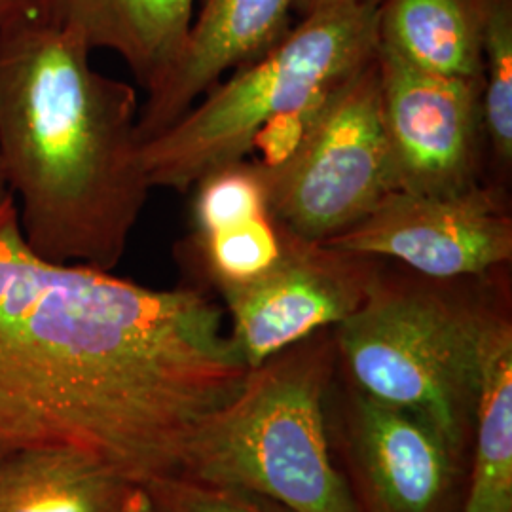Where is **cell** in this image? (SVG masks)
<instances>
[{"label": "cell", "mask_w": 512, "mask_h": 512, "mask_svg": "<svg viewBox=\"0 0 512 512\" xmlns=\"http://www.w3.org/2000/svg\"><path fill=\"white\" fill-rule=\"evenodd\" d=\"M336 361L327 329L251 368L196 435L181 476L249 490L293 512H361L332 461L325 425Z\"/></svg>", "instance_id": "4"}, {"label": "cell", "mask_w": 512, "mask_h": 512, "mask_svg": "<svg viewBox=\"0 0 512 512\" xmlns=\"http://www.w3.org/2000/svg\"><path fill=\"white\" fill-rule=\"evenodd\" d=\"M294 6L296 0H203L177 65L139 109L141 143L179 120L228 69L272 50L291 31Z\"/></svg>", "instance_id": "11"}, {"label": "cell", "mask_w": 512, "mask_h": 512, "mask_svg": "<svg viewBox=\"0 0 512 512\" xmlns=\"http://www.w3.org/2000/svg\"><path fill=\"white\" fill-rule=\"evenodd\" d=\"M471 433L469 488L461 512H512V325L492 306L482 332Z\"/></svg>", "instance_id": "13"}, {"label": "cell", "mask_w": 512, "mask_h": 512, "mask_svg": "<svg viewBox=\"0 0 512 512\" xmlns=\"http://www.w3.org/2000/svg\"><path fill=\"white\" fill-rule=\"evenodd\" d=\"M338 2H346V0H296L294 8H298L306 16V14L315 12L319 8H325V6H330V4H338Z\"/></svg>", "instance_id": "22"}, {"label": "cell", "mask_w": 512, "mask_h": 512, "mask_svg": "<svg viewBox=\"0 0 512 512\" xmlns=\"http://www.w3.org/2000/svg\"><path fill=\"white\" fill-rule=\"evenodd\" d=\"M192 245L203 272L222 291L270 272L283 255V232L270 213H264L219 232L194 236Z\"/></svg>", "instance_id": "17"}, {"label": "cell", "mask_w": 512, "mask_h": 512, "mask_svg": "<svg viewBox=\"0 0 512 512\" xmlns=\"http://www.w3.org/2000/svg\"><path fill=\"white\" fill-rule=\"evenodd\" d=\"M52 0H0V29L27 19L48 18Z\"/></svg>", "instance_id": "20"}, {"label": "cell", "mask_w": 512, "mask_h": 512, "mask_svg": "<svg viewBox=\"0 0 512 512\" xmlns=\"http://www.w3.org/2000/svg\"><path fill=\"white\" fill-rule=\"evenodd\" d=\"M349 255L387 256L435 281L488 274L512 258V219L494 190L452 196L389 192L365 219L323 241Z\"/></svg>", "instance_id": "8"}, {"label": "cell", "mask_w": 512, "mask_h": 512, "mask_svg": "<svg viewBox=\"0 0 512 512\" xmlns=\"http://www.w3.org/2000/svg\"><path fill=\"white\" fill-rule=\"evenodd\" d=\"M135 488L63 446H29L0 456V512H120Z\"/></svg>", "instance_id": "14"}, {"label": "cell", "mask_w": 512, "mask_h": 512, "mask_svg": "<svg viewBox=\"0 0 512 512\" xmlns=\"http://www.w3.org/2000/svg\"><path fill=\"white\" fill-rule=\"evenodd\" d=\"M10 198V192H8V186L4 181V173H2V165H0V205L6 202Z\"/></svg>", "instance_id": "23"}, {"label": "cell", "mask_w": 512, "mask_h": 512, "mask_svg": "<svg viewBox=\"0 0 512 512\" xmlns=\"http://www.w3.org/2000/svg\"><path fill=\"white\" fill-rule=\"evenodd\" d=\"M378 38L421 71L484 86V61L469 0H380Z\"/></svg>", "instance_id": "15"}, {"label": "cell", "mask_w": 512, "mask_h": 512, "mask_svg": "<svg viewBox=\"0 0 512 512\" xmlns=\"http://www.w3.org/2000/svg\"><path fill=\"white\" fill-rule=\"evenodd\" d=\"M393 192L452 196L476 186L484 86L427 73L378 44Z\"/></svg>", "instance_id": "7"}, {"label": "cell", "mask_w": 512, "mask_h": 512, "mask_svg": "<svg viewBox=\"0 0 512 512\" xmlns=\"http://www.w3.org/2000/svg\"><path fill=\"white\" fill-rule=\"evenodd\" d=\"M158 512H293L264 495L192 478H169L147 488Z\"/></svg>", "instance_id": "19"}, {"label": "cell", "mask_w": 512, "mask_h": 512, "mask_svg": "<svg viewBox=\"0 0 512 512\" xmlns=\"http://www.w3.org/2000/svg\"><path fill=\"white\" fill-rule=\"evenodd\" d=\"M194 0H52L50 16L92 50L124 59L137 84L154 92L177 65Z\"/></svg>", "instance_id": "12"}, {"label": "cell", "mask_w": 512, "mask_h": 512, "mask_svg": "<svg viewBox=\"0 0 512 512\" xmlns=\"http://www.w3.org/2000/svg\"><path fill=\"white\" fill-rule=\"evenodd\" d=\"M194 200V236H205L268 213L266 184L258 164L220 167L203 177Z\"/></svg>", "instance_id": "18"}, {"label": "cell", "mask_w": 512, "mask_h": 512, "mask_svg": "<svg viewBox=\"0 0 512 512\" xmlns=\"http://www.w3.org/2000/svg\"><path fill=\"white\" fill-rule=\"evenodd\" d=\"M378 10L380 0H346L306 14L272 50L141 145L150 188L186 192L243 162L262 129L317 109L376 55Z\"/></svg>", "instance_id": "3"}, {"label": "cell", "mask_w": 512, "mask_h": 512, "mask_svg": "<svg viewBox=\"0 0 512 512\" xmlns=\"http://www.w3.org/2000/svg\"><path fill=\"white\" fill-rule=\"evenodd\" d=\"M348 431L361 512H446L461 458L433 425L357 391Z\"/></svg>", "instance_id": "10"}, {"label": "cell", "mask_w": 512, "mask_h": 512, "mask_svg": "<svg viewBox=\"0 0 512 512\" xmlns=\"http://www.w3.org/2000/svg\"><path fill=\"white\" fill-rule=\"evenodd\" d=\"M268 213L296 238L323 243L393 192L376 55L311 114L285 158L258 164Z\"/></svg>", "instance_id": "6"}, {"label": "cell", "mask_w": 512, "mask_h": 512, "mask_svg": "<svg viewBox=\"0 0 512 512\" xmlns=\"http://www.w3.org/2000/svg\"><path fill=\"white\" fill-rule=\"evenodd\" d=\"M249 370L207 294L46 260L0 205L2 450L71 448L147 490L183 475Z\"/></svg>", "instance_id": "1"}, {"label": "cell", "mask_w": 512, "mask_h": 512, "mask_svg": "<svg viewBox=\"0 0 512 512\" xmlns=\"http://www.w3.org/2000/svg\"><path fill=\"white\" fill-rule=\"evenodd\" d=\"M281 232L283 255L270 272L220 291L232 317L230 334L249 368L346 321L361 308L380 272L372 256L349 255Z\"/></svg>", "instance_id": "9"}, {"label": "cell", "mask_w": 512, "mask_h": 512, "mask_svg": "<svg viewBox=\"0 0 512 512\" xmlns=\"http://www.w3.org/2000/svg\"><path fill=\"white\" fill-rule=\"evenodd\" d=\"M120 512H158L145 488H135Z\"/></svg>", "instance_id": "21"}, {"label": "cell", "mask_w": 512, "mask_h": 512, "mask_svg": "<svg viewBox=\"0 0 512 512\" xmlns=\"http://www.w3.org/2000/svg\"><path fill=\"white\" fill-rule=\"evenodd\" d=\"M55 19L0 29V165L38 256L112 270L147 202L135 88Z\"/></svg>", "instance_id": "2"}, {"label": "cell", "mask_w": 512, "mask_h": 512, "mask_svg": "<svg viewBox=\"0 0 512 512\" xmlns=\"http://www.w3.org/2000/svg\"><path fill=\"white\" fill-rule=\"evenodd\" d=\"M423 279L380 270L361 308L332 329L334 344L359 393L427 421L461 458L492 306Z\"/></svg>", "instance_id": "5"}, {"label": "cell", "mask_w": 512, "mask_h": 512, "mask_svg": "<svg viewBox=\"0 0 512 512\" xmlns=\"http://www.w3.org/2000/svg\"><path fill=\"white\" fill-rule=\"evenodd\" d=\"M484 61L482 122L495 162L512 164V0H469Z\"/></svg>", "instance_id": "16"}, {"label": "cell", "mask_w": 512, "mask_h": 512, "mask_svg": "<svg viewBox=\"0 0 512 512\" xmlns=\"http://www.w3.org/2000/svg\"><path fill=\"white\" fill-rule=\"evenodd\" d=\"M4 452H8V450H2V448H0V456H2V454H4Z\"/></svg>", "instance_id": "24"}]
</instances>
